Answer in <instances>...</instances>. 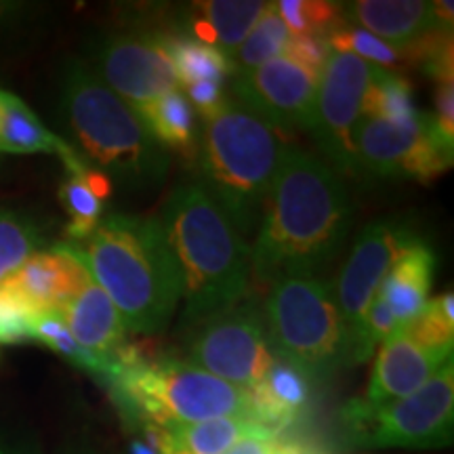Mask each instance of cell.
Segmentation results:
<instances>
[{
	"label": "cell",
	"mask_w": 454,
	"mask_h": 454,
	"mask_svg": "<svg viewBox=\"0 0 454 454\" xmlns=\"http://www.w3.org/2000/svg\"><path fill=\"white\" fill-rule=\"evenodd\" d=\"M291 38V32H288L280 13H278L276 3L265 4L263 13H261L257 24L247 36V41L231 55L230 64L234 67V76L236 74L251 72L254 67L263 66L265 61L284 55Z\"/></svg>",
	"instance_id": "obj_26"
},
{
	"label": "cell",
	"mask_w": 454,
	"mask_h": 454,
	"mask_svg": "<svg viewBox=\"0 0 454 454\" xmlns=\"http://www.w3.org/2000/svg\"><path fill=\"white\" fill-rule=\"evenodd\" d=\"M0 454H43V450L24 431L0 429Z\"/></svg>",
	"instance_id": "obj_39"
},
{
	"label": "cell",
	"mask_w": 454,
	"mask_h": 454,
	"mask_svg": "<svg viewBox=\"0 0 454 454\" xmlns=\"http://www.w3.org/2000/svg\"><path fill=\"white\" fill-rule=\"evenodd\" d=\"M351 223L343 179L325 160L288 145L251 247V282L270 291L284 278H316L343 251Z\"/></svg>",
	"instance_id": "obj_1"
},
{
	"label": "cell",
	"mask_w": 454,
	"mask_h": 454,
	"mask_svg": "<svg viewBox=\"0 0 454 454\" xmlns=\"http://www.w3.org/2000/svg\"><path fill=\"white\" fill-rule=\"evenodd\" d=\"M90 67L144 122L158 101L170 90H177L179 84L160 38L144 34L101 38L93 49Z\"/></svg>",
	"instance_id": "obj_13"
},
{
	"label": "cell",
	"mask_w": 454,
	"mask_h": 454,
	"mask_svg": "<svg viewBox=\"0 0 454 454\" xmlns=\"http://www.w3.org/2000/svg\"><path fill=\"white\" fill-rule=\"evenodd\" d=\"M331 51L333 49L328 44L326 36H293L286 51H284V55L293 57L301 66L309 67L311 72H316L320 76Z\"/></svg>",
	"instance_id": "obj_35"
},
{
	"label": "cell",
	"mask_w": 454,
	"mask_h": 454,
	"mask_svg": "<svg viewBox=\"0 0 454 454\" xmlns=\"http://www.w3.org/2000/svg\"><path fill=\"white\" fill-rule=\"evenodd\" d=\"M185 98L190 101V106L202 114V118L211 116L225 104V93L223 84L219 82H194L190 87H185Z\"/></svg>",
	"instance_id": "obj_37"
},
{
	"label": "cell",
	"mask_w": 454,
	"mask_h": 454,
	"mask_svg": "<svg viewBox=\"0 0 454 454\" xmlns=\"http://www.w3.org/2000/svg\"><path fill=\"white\" fill-rule=\"evenodd\" d=\"M286 150V139L238 101L227 99L204 118L200 185L244 238L259 227Z\"/></svg>",
	"instance_id": "obj_5"
},
{
	"label": "cell",
	"mask_w": 454,
	"mask_h": 454,
	"mask_svg": "<svg viewBox=\"0 0 454 454\" xmlns=\"http://www.w3.org/2000/svg\"><path fill=\"white\" fill-rule=\"evenodd\" d=\"M265 4L261 0H211V3L194 4V24L192 38L211 44L221 51L227 59L236 53L238 47L263 13Z\"/></svg>",
	"instance_id": "obj_22"
},
{
	"label": "cell",
	"mask_w": 454,
	"mask_h": 454,
	"mask_svg": "<svg viewBox=\"0 0 454 454\" xmlns=\"http://www.w3.org/2000/svg\"><path fill=\"white\" fill-rule=\"evenodd\" d=\"M408 333L431 348H452L454 343V297L444 293L440 297L429 299L421 314L408 322Z\"/></svg>",
	"instance_id": "obj_31"
},
{
	"label": "cell",
	"mask_w": 454,
	"mask_h": 454,
	"mask_svg": "<svg viewBox=\"0 0 454 454\" xmlns=\"http://www.w3.org/2000/svg\"><path fill=\"white\" fill-rule=\"evenodd\" d=\"M107 385L121 411L137 414L152 425L198 423L223 417H247L268 425L253 389L238 387L175 357L145 360L124 348Z\"/></svg>",
	"instance_id": "obj_6"
},
{
	"label": "cell",
	"mask_w": 454,
	"mask_h": 454,
	"mask_svg": "<svg viewBox=\"0 0 454 454\" xmlns=\"http://www.w3.org/2000/svg\"><path fill=\"white\" fill-rule=\"evenodd\" d=\"M419 240L421 238L417 231L404 221L395 217L372 221L357 234L337 280L331 284L334 303L351 337L354 366L357 339L368 308L377 299L385 276L394 268L397 257Z\"/></svg>",
	"instance_id": "obj_12"
},
{
	"label": "cell",
	"mask_w": 454,
	"mask_h": 454,
	"mask_svg": "<svg viewBox=\"0 0 454 454\" xmlns=\"http://www.w3.org/2000/svg\"><path fill=\"white\" fill-rule=\"evenodd\" d=\"M317 74L293 57L280 55L251 72L236 74L231 89L236 101L263 118L282 137L308 130L314 112Z\"/></svg>",
	"instance_id": "obj_14"
},
{
	"label": "cell",
	"mask_w": 454,
	"mask_h": 454,
	"mask_svg": "<svg viewBox=\"0 0 454 454\" xmlns=\"http://www.w3.org/2000/svg\"><path fill=\"white\" fill-rule=\"evenodd\" d=\"M57 454H110L104 446H99L93 438L81 435V438L67 440Z\"/></svg>",
	"instance_id": "obj_40"
},
{
	"label": "cell",
	"mask_w": 454,
	"mask_h": 454,
	"mask_svg": "<svg viewBox=\"0 0 454 454\" xmlns=\"http://www.w3.org/2000/svg\"><path fill=\"white\" fill-rule=\"evenodd\" d=\"M364 116H377L400 127L417 122L421 112L414 107L411 82L381 67L366 93Z\"/></svg>",
	"instance_id": "obj_28"
},
{
	"label": "cell",
	"mask_w": 454,
	"mask_h": 454,
	"mask_svg": "<svg viewBox=\"0 0 454 454\" xmlns=\"http://www.w3.org/2000/svg\"><path fill=\"white\" fill-rule=\"evenodd\" d=\"M147 129L164 150L179 152L185 160H194L198 156V130L194 107L181 90H170L158 101L150 116L145 118Z\"/></svg>",
	"instance_id": "obj_25"
},
{
	"label": "cell",
	"mask_w": 454,
	"mask_h": 454,
	"mask_svg": "<svg viewBox=\"0 0 454 454\" xmlns=\"http://www.w3.org/2000/svg\"><path fill=\"white\" fill-rule=\"evenodd\" d=\"M452 362V348H431L414 339L406 328H395L383 340L374 362L364 400V408H381L421 389Z\"/></svg>",
	"instance_id": "obj_15"
},
{
	"label": "cell",
	"mask_w": 454,
	"mask_h": 454,
	"mask_svg": "<svg viewBox=\"0 0 454 454\" xmlns=\"http://www.w3.org/2000/svg\"><path fill=\"white\" fill-rule=\"evenodd\" d=\"M397 328L395 325V317L391 314V309L387 308V303L379 297L372 301L371 308L366 311L364 317V325H362L360 331V339H357V349H356V366L357 364H364L374 354V348L377 343H381L389 337Z\"/></svg>",
	"instance_id": "obj_33"
},
{
	"label": "cell",
	"mask_w": 454,
	"mask_h": 454,
	"mask_svg": "<svg viewBox=\"0 0 454 454\" xmlns=\"http://www.w3.org/2000/svg\"><path fill=\"white\" fill-rule=\"evenodd\" d=\"M345 435L354 448H446L454 435V366L442 368L414 394L364 408L357 402L343 411Z\"/></svg>",
	"instance_id": "obj_8"
},
{
	"label": "cell",
	"mask_w": 454,
	"mask_h": 454,
	"mask_svg": "<svg viewBox=\"0 0 454 454\" xmlns=\"http://www.w3.org/2000/svg\"><path fill=\"white\" fill-rule=\"evenodd\" d=\"M185 354L190 364L253 391L265 381L276 362L263 311L254 305H238L196 326Z\"/></svg>",
	"instance_id": "obj_10"
},
{
	"label": "cell",
	"mask_w": 454,
	"mask_h": 454,
	"mask_svg": "<svg viewBox=\"0 0 454 454\" xmlns=\"http://www.w3.org/2000/svg\"><path fill=\"white\" fill-rule=\"evenodd\" d=\"M76 251L93 282L121 311L129 333L156 334L168 326L181 284L158 219L110 215Z\"/></svg>",
	"instance_id": "obj_3"
},
{
	"label": "cell",
	"mask_w": 454,
	"mask_h": 454,
	"mask_svg": "<svg viewBox=\"0 0 454 454\" xmlns=\"http://www.w3.org/2000/svg\"><path fill=\"white\" fill-rule=\"evenodd\" d=\"M381 67L360 57L331 51L320 78L311 112L309 133L339 177L360 179L356 160L354 133L364 116V101L371 84Z\"/></svg>",
	"instance_id": "obj_9"
},
{
	"label": "cell",
	"mask_w": 454,
	"mask_h": 454,
	"mask_svg": "<svg viewBox=\"0 0 454 454\" xmlns=\"http://www.w3.org/2000/svg\"><path fill=\"white\" fill-rule=\"evenodd\" d=\"M110 187V179L90 167L66 170V179L59 187V200L70 217L66 231L74 242H84L98 230L104 219Z\"/></svg>",
	"instance_id": "obj_23"
},
{
	"label": "cell",
	"mask_w": 454,
	"mask_h": 454,
	"mask_svg": "<svg viewBox=\"0 0 454 454\" xmlns=\"http://www.w3.org/2000/svg\"><path fill=\"white\" fill-rule=\"evenodd\" d=\"M137 421L145 440L160 454H223L238 442L251 435L274 434L268 425L247 417H223L198 423H164L152 425L137 414L121 411Z\"/></svg>",
	"instance_id": "obj_19"
},
{
	"label": "cell",
	"mask_w": 454,
	"mask_h": 454,
	"mask_svg": "<svg viewBox=\"0 0 454 454\" xmlns=\"http://www.w3.org/2000/svg\"><path fill=\"white\" fill-rule=\"evenodd\" d=\"M34 316L0 284V345H21L32 340Z\"/></svg>",
	"instance_id": "obj_34"
},
{
	"label": "cell",
	"mask_w": 454,
	"mask_h": 454,
	"mask_svg": "<svg viewBox=\"0 0 454 454\" xmlns=\"http://www.w3.org/2000/svg\"><path fill=\"white\" fill-rule=\"evenodd\" d=\"M181 284V325L196 328L242 305L251 291V247L200 184L181 185L158 217Z\"/></svg>",
	"instance_id": "obj_2"
},
{
	"label": "cell",
	"mask_w": 454,
	"mask_h": 454,
	"mask_svg": "<svg viewBox=\"0 0 454 454\" xmlns=\"http://www.w3.org/2000/svg\"><path fill=\"white\" fill-rule=\"evenodd\" d=\"M21 4L17 3H0V21H7L11 15L20 13Z\"/></svg>",
	"instance_id": "obj_42"
},
{
	"label": "cell",
	"mask_w": 454,
	"mask_h": 454,
	"mask_svg": "<svg viewBox=\"0 0 454 454\" xmlns=\"http://www.w3.org/2000/svg\"><path fill=\"white\" fill-rule=\"evenodd\" d=\"M129 450H130V454H160L154 446L150 444V442L145 440V435H144V440H139V438L130 440Z\"/></svg>",
	"instance_id": "obj_41"
},
{
	"label": "cell",
	"mask_w": 454,
	"mask_h": 454,
	"mask_svg": "<svg viewBox=\"0 0 454 454\" xmlns=\"http://www.w3.org/2000/svg\"><path fill=\"white\" fill-rule=\"evenodd\" d=\"M360 175L429 181L452 164L435 130L431 112H421L417 122L391 124L377 116H362L354 133Z\"/></svg>",
	"instance_id": "obj_11"
},
{
	"label": "cell",
	"mask_w": 454,
	"mask_h": 454,
	"mask_svg": "<svg viewBox=\"0 0 454 454\" xmlns=\"http://www.w3.org/2000/svg\"><path fill=\"white\" fill-rule=\"evenodd\" d=\"M160 43L173 64L177 82L184 87L204 81L223 84L227 78L234 76L230 59L221 51L198 38L177 34V36L160 38Z\"/></svg>",
	"instance_id": "obj_24"
},
{
	"label": "cell",
	"mask_w": 454,
	"mask_h": 454,
	"mask_svg": "<svg viewBox=\"0 0 454 454\" xmlns=\"http://www.w3.org/2000/svg\"><path fill=\"white\" fill-rule=\"evenodd\" d=\"M43 230L24 213L0 208V282L13 276L32 254L43 251Z\"/></svg>",
	"instance_id": "obj_27"
},
{
	"label": "cell",
	"mask_w": 454,
	"mask_h": 454,
	"mask_svg": "<svg viewBox=\"0 0 454 454\" xmlns=\"http://www.w3.org/2000/svg\"><path fill=\"white\" fill-rule=\"evenodd\" d=\"M67 331L84 351L98 357L107 368V379L116 371L124 351L127 325L112 299L101 291L99 284L90 280L61 311ZM106 379V381H107Z\"/></svg>",
	"instance_id": "obj_17"
},
{
	"label": "cell",
	"mask_w": 454,
	"mask_h": 454,
	"mask_svg": "<svg viewBox=\"0 0 454 454\" xmlns=\"http://www.w3.org/2000/svg\"><path fill=\"white\" fill-rule=\"evenodd\" d=\"M340 21L366 30L397 51L434 32H450L435 17L434 3L421 0H357L340 4Z\"/></svg>",
	"instance_id": "obj_18"
},
{
	"label": "cell",
	"mask_w": 454,
	"mask_h": 454,
	"mask_svg": "<svg viewBox=\"0 0 454 454\" xmlns=\"http://www.w3.org/2000/svg\"><path fill=\"white\" fill-rule=\"evenodd\" d=\"M263 317L274 356L308 381L354 366L348 326L331 284L320 278L293 276L276 282L268 291Z\"/></svg>",
	"instance_id": "obj_7"
},
{
	"label": "cell",
	"mask_w": 454,
	"mask_h": 454,
	"mask_svg": "<svg viewBox=\"0 0 454 454\" xmlns=\"http://www.w3.org/2000/svg\"><path fill=\"white\" fill-rule=\"evenodd\" d=\"M223 454H293L284 450L274 442V434H261L251 435V438L238 442L236 446H231L230 450Z\"/></svg>",
	"instance_id": "obj_38"
},
{
	"label": "cell",
	"mask_w": 454,
	"mask_h": 454,
	"mask_svg": "<svg viewBox=\"0 0 454 454\" xmlns=\"http://www.w3.org/2000/svg\"><path fill=\"white\" fill-rule=\"evenodd\" d=\"M32 340L44 345V348L53 349L55 354L66 357V360L72 362L74 366L82 368V371L95 374V377L107 379V374H110L98 357H93L89 351H84L81 345L76 343V339H74L70 331H67L61 314H43L34 317Z\"/></svg>",
	"instance_id": "obj_29"
},
{
	"label": "cell",
	"mask_w": 454,
	"mask_h": 454,
	"mask_svg": "<svg viewBox=\"0 0 454 454\" xmlns=\"http://www.w3.org/2000/svg\"><path fill=\"white\" fill-rule=\"evenodd\" d=\"M0 154H53L66 170L89 167L76 147L51 133L30 106L9 90H0Z\"/></svg>",
	"instance_id": "obj_20"
},
{
	"label": "cell",
	"mask_w": 454,
	"mask_h": 454,
	"mask_svg": "<svg viewBox=\"0 0 454 454\" xmlns=\"http://www.w3.org/2000/svg\"><path fill=\"white\" fill-rule=\"evenodd\" d=\"M434 265V251L429 244L419 240L397 257L394 268L385 276L379 297L387 303L397 328L412 322L427 305Z\"/></svg>",
	"instance_id": "obj_21"
},
{
	"label": "cell",
	"mask_w": 454,
	"mask_h": 454,
	"mask_svg": "<svg viewBox=\"0 0 454 454\" xmlns=\"http://www.w3.org/2000/svg\"><path fill=\"white\" fill-rule=\"evenodd\" d=\"M93 280L74 244H55L38 251L0 282L34 316L61 314L66 305Z\"/></svg>",
	"instance_id": "obj_16"
},
{
	"label": "cell",
	"mask_w": 454,
	"mask_h": 454,
	"mask_svg": "<svg viewBox=\"0 0 454 454\" xmlns=\"http://www.w3.org/2000/svg\"><path fill=\"white\" fill-rule=\"evenodd\" d=\"M326 38L333 51L351 53L360 57V59L368 61V64L383 67V70L394 67L397 61L402 59V53L395 47H391V44L383 43L381 38L372 36V34L354 26L340 24L339 27H334Z\"/></svg>",
	"instance_id": "obj_32"
},
{
	"label": "cell",
	"mask_w": 454,
	"mask_h": 454,
	"mask_svg": "<svg viewBox=\"0 0 454 454\" xmlns=\"http://www.w3.org/2000/svg\"><path fill=\"white\" fill-rule=\"evenodd\" d=\"M67 129L95 170L130 192H152L167 179L168 152L129 104L81 59L67 61L61 81Z\"/></svg>",
	"instance_id": "obj_4"
},
{
	"label": "cell",
	"mask_w": 454,
	"mask_h": 454,
	"mask_svg": "<svg viewBox=\"0 0 454 454\" xmlns=\"http://www.w3.org/2000/svg\"><path fill=\"white\" fill-rule=\"evenodd\" d=\"M291 36H328L340 21V4L317 0H280L276 3Z\"/></svg>",
	"instance_id": "obj_30"
},
{
	"label": "cell",
	"mask_w": 454,
	"mask_h": 454,
	"mask_svg": "<svg viewBox=\"0 0 454 454\" xmlns=\"http://www.w3.org/2000/svg\"><path fill=\"white\" fill-rule=\"evenodd\" d=\"M434 116L435 130H438V137L442 144L446 145V150L454 152V89L452 81L438 82V90H435V112H431Z\"/></svg>",
	"instance_id": "obj_36"
}]
</instances>
